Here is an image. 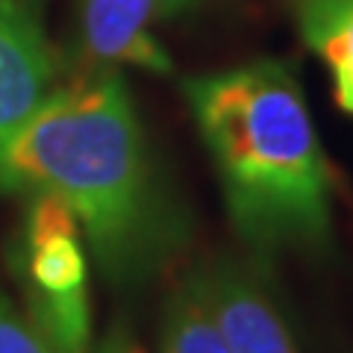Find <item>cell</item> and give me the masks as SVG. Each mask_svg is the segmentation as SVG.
<instances>
[{
	"mask_svg": "<svg viewBox=\"0 0 353 353\" xmlns=\"http://www.w3.org/2000/svg\"><path fill=\"white\" fill-rule=\"evenodd\" d=\"M303 41L336 80V97L353 115V0H301L297 3Z\"/></svg>",
	"mask_w": 353,
	"mask_h": 353,
	"instance_id": "52a82bcc",
	"label": "cell"
},
{
	"mask_svg": "<svg viewBox=\"0 0 353 353\" xmlns=\"http://www.w3.org/2000/svg\"><path fill=\"white\" fill-rule=\"evenodd\" d=\"M24 224V285L30 318L62 353H88V262L83 230L57 194H30Z\"/></svg>",
	"mask_w": 353,
	"mask_h": 353,
	"instance_id": "3957f363",
	"label": "cell"
},
{
	"mask_svg": "<svg viewBox=\"0 0 353 353\" xmlns=\"http://www.w3.org/2000/svg\"><path fill=\"white\" fill-rule=\"evenodd\" d=\"M0 353H62L32 324V318L0 294Z\"/></svg>",
	"mask_w": 353,
	"mask_h": 353,
	"instance_id": "9c48e42d",
	"label": "cell"
},
{
	"mask_svg": "<svg viewBox=\"0 0 353 353\" xmlns=\"http://www.w3.org/2000/svg\"><path fill=\"white\" fill-rule=\"evenodd\" d=\"M236 233L256 259L330 241V168L303 88L280 59L183 83Z\"/></svg>",
	"mask_w": 353,
	"mask_h": 353,
	"instance_id": "7a4b0ae2",
	"label": "cell"
},
{
	"mask_svg": "<svg viewBox=\"0 0 353 353\" xmlns=\"http://www.w3.org/2000/svg\"><path fill=\"white\" fill-rule=\"evenodd\" d=\"M201 280L233 353H301L280 309L248 268L221 259L203 265Z\"/></svg>",
	"mask_w": 353,
	"mask_h": 353,
	"instance_id": "5b68a950",
	"label": "cell"
},
{
	"mask_svg": "<svg viewBox=\"0 0 353 353\" xmlns=\"http://www.w3.org/2000/svg\"><path fill=\"white\" fill-rule=\"evenodd\" d=\"M157 3L159 0H83L85 53L103 65H139L153 74H171L174 62L150 32Z\"/></svg>",
	"mask_w": 353,
	"mask_h": 353,
	"instance_id": "8992f818",
	"label": "cell"
},
{
	"mask_svg": "<svg viewBox=\"0 0 353 353\" xmlns=\"http://www.w3.org/2000/svg\"><path fill=\"white\" fill-rule=\"evenodd\" d=\"M0 189L62 197L115 285L157 274L183 241L118 74L53 92L0 159Z\"/></svg>",
	"mask_w": 353,
	"mask_h": 353,
	"instance_id": "6da1fadb",
	"label": "cell"
},
{
	"mask_svg": "<svg viewBox=\"0 0 353 353\" xmlns=\"http://www.w3.org/2000/svg\"><path fill=\"white\" fill-rule=\"evenodd\" d=\"M57 59L30 0H0V159L53 94Z\"/></svg>",
	"mask_w": 353,
	"mask_h": 353,
	"instance_id": "277c9868",
	"label": "cell"
},
{
	"mask_svg": "<svg viewBox=\"0 0 353 353\" xmlns=\"http://www.w3.org/2000/svg\"><path fill=\"white\" fill-rule=\"evenodd\" d=\"M159 353H233L209 306L201 268L185 274L165 303Z\"/></svg>",
	"mask_w": 353,
	"mask_h": 353,
	"instance_id": "ba28073f",
	"label": "cell"
},
{
	"mask_svg": "<svg viewBox=\"0 0 353 353\" xmlns=\"http://www.w3.org/2000/svg\"><path fill=\"white\" fill-rule=\"evenodd\" d=\"M94 353H148L145 345L132 336V330L124 327V324H115L109 333L101 339V345H97Z\"/></svg>",
	"mask_w": 353,
	"mask_h": 353,
	"instance_id": "30bf717a",
	"label": "cell"
}]
</instances>
